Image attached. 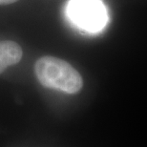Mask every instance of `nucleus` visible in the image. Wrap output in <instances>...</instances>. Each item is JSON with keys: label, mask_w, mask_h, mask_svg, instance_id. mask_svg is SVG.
<instances>
[{"label": "nucleus", "mask_w": 147, "mask_h": 147, "mask_svg": "<svg viewBox=\"0 0 147 147\" xmlns=\"http://www.w3.org/2000/svg\"><path fill=\"white\" fill-rule=\"evenodd\" d=\"M34 74L44 87L71 95L78 93L83 86L80 74L71 64L51 55L38 58L34 63Z\"/></svg>", "instance_id": "f257e3e1"}, {"label": "nucleus", "mask_w": 147, "mask_h": 147, "mask_svg": "<svg viewBox=\"0 0 147 147\" xmlns=\"http://www.w3.org/2000/svg\"><path fill=\"white\" fill-rule=\"evenodd\" d=\"M67 11L74 23L90 32L99 31L107 22L106 10L99 0H72Z\"/></svg>", "instance_id": "f03ea898"}, {"label": "nucleus", "mask_w": 147, "mask_h": 147, "mask_svg": "<svg viewBox=\"0 0 147 147\" xmlns=\"http://www.w3.org/2000/svg\"><path fill=\"white\" fill-rule=\"evenodd\" d=\"M22 55V48L18 43L11 40L0 41V74L10 66L18 63Z\"/></svg>", "instance_id": "7ed1b4c3"}, {"label": "nucleus", "mask_w": 147, "mask_h": 147, "mask_svg": "<svg viewBox=\"0 0 147 147\" xmlns=\"http://www.w3.org/2000/svg\"><path fill=\"white\" fill-rule=\"evenodd\" d=\"M19 0H0V6H3V5H10V4H13V3H16Z\"/></svg>", "instance_id": "20e7f679"}]
</instances>
